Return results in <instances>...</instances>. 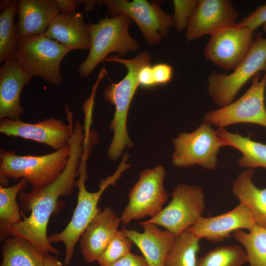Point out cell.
I'll return each instance as SVG.
<instances>
[{"mask_svg":"<svg viewBox=\"0 0 266 266\" xmlns=\"http://www.w3.org/2000/svg\"><path fill=\"white\" fill-rule=\"evenodd\" d=\"M83 127L74 125L68 141L70 155L67 165L60 176L44 186L30 192H20L18 199L22 208L30 215L12 229L11 236L23 237L33 245L45 257L49 253L58 256L60 252L49 241L47 228L50 216L56 209L60 197L70 196L79 175V166L85 147Z\"/></svg>","mask_w":266,"mask_h":266,"instance_id":"obj_1","label":"cell"},{"mask_svg":"<svg viewBox=\"0 0 266 266\" xmlns=\"http://www.w3.org/2000/svg\"><path fill=\"white\" fill-rule=\"evenodd\" d=\"M104 61L122 64L128 70L122 80L116 83H111L103 92L104 100L115 106L114 117L109 125L113 131V137L107 153L110 160L115 161L126 147L133 146L127 131V118L132 100L139 86V72L142 67L151 64V58L149 54L143 51L133 59H124L114 55L106 58Z\"/></svg>","mask_w":266,"mask_h":266,"instance_id":"obj_2","label":"cell"},{"mask_svg":"<svg viewBox=\"0 0 266 266\" xmlns=\"http://www.w3.org/2000/svg\"><path fill=\"white\" fill-rule=\"evenodd\" d=\"M88 155V152L84 151L81 159L79 175L76 183L78 189L77 203L71 219L63 231L48 236L51 243L62 242L64 244L65 266L69 265L75 246L83 232L91 220L101 211L98 204L103 192L109 185H115L122 172L130 166L126 164L128 155L125 154L114 174L101 180L98 191L90 192L85 186L87 178L86 160Z\"/></svg>","mask_w":266,"mask_h":266,"instance_id":"obj_3","label":"cell"},{"mask_svg":"<svg viewBox=\"0 0 266 266\" xmlns=\"http://www.w3.org/2000/svg\"><path fill=\"white\" fill-rule=\"evenodd\" d=\"M70 155L67 146L42 156H19L0 150L1 182L24 179L33 188L47 185L56 180L65 168Z\"/></svg>","mask_w":266,"mask_h":266,"instance_id":"obj_4","label":"cell"},{"mask_svg":"<svg viewBox=\"0 0 266 266\" xmlns=\"http://www.w3.org/2000/svg\"><path fill=\"white\" fill-rule=\"evenodd\" d=\"M132 20L124 15L107 16L97 24L89 25L91 45L89 55L79 66L78 72L83 77H88L100 63L113 52L123 56L139 47L138 42L129 32Z\"/></svg>","mask_w":266,"mask_h":266,"instance_id":"obj_5","label":"cell"},{"mask_svg":"<svg viewBox=\"0 0 266 266\" xmlns=\"http://www.w3.org/2000/svg\"><path fill=\"white\" fill-rule=\"evenodd\" d=\"M70 51L57 41L41 34L19 40L15 58L32 77H41L57 86L63 80L61 63Z\"/></svg>","mask_w":266,"mask_h":266,"instance_id":"obj_6","label":"cell"},{"mask_svg":"<svg viewBox=\"0 0 266 266\" xmlns=\"http://www.w3.org/2000/svg\"><path fill=\"white\" fill-rule=\"evenodd\" d=\"M266 71V38L258 34L243 61L229 74L212 71L207 78V90L220 107L234 101L242 86L260 71Z\"/></svg>","mask_w":266,"mask_h":266,"instance_id":"obj_7","label":"cell"},{"mask_svg":"<svg viewBox=\"0 0 266 266\" xmlns=\"http://www.w3.org/2000/svg\"><path fill=\"white\" fill-rule=\"evenodd\" d=\"M172 142L174 166L186 167L197 165L211 170L217 166L220 148L227 146L217 130L204 121L194 131L180 133Z\"/></svg>","mask_w":266,"mask_h":266,"instance_id":"obj_8","label":"cell"},{"mask_svg":"<svg viewBox=\"0 0 266 266\" xmlns=\"http://www.w3.org/2000/svg\"><path fill=\"white\" fill-rule=\"evenodd\" d=\"M266 71L252 78L250 87L238 99L228 105L206 113L203 121L223 128L238 123H251L266 127Z\"/></svg>","mask_w":266,"mask_h":266,"instance_id":"obj_9","label":"cell"},{"mask_svg":"<svg viewBox=\"0 0 266 266\" xmlns=\"http://www.w3.org/2000/svg\"><path fill=\"white\" fill-rule=\"evenodd\" d=\"M171 197L169 204L146 222L164 227L177 237L202 217L204 195L198 185L181 183L174 188Z\"/></svg>","mask_w":266,"mask_h":266,"instance_id":"obj_10","label":"cell"},{"mask_svg":"<svg viewBox=\"0 0 266 266\" xmlns=\"http://www.w3.org/2000/svg\"><path fill=\"white\" fill-rule=\"evenodd\" d=\"M166 174L165 168L160 165L141 171L129 192L128 203L120 217L123 224L147 216L152 218L163 209L168 199L164 186Z\"/></svg>","mask_w":266,"mask_h":266,"instance_id":"obj_11","label":"cell"},{"mask_svg":"<svg viewBox=\"0 0 266 266\" xmlns=\"http://www.w3.org/2000/svg\"><path fill=\"white\" fill-rule=\"evenodd\" d=\"M101 2L108 8L111 17L124 15L135 22L150 45L158 44L173 26V17L157 3L150 4L146 0H104Z\"/></svg>","mask_w":266,"mask_h":266,"instance_id":"obj_12","label":"cell"},{"mask_svg":"<svg viewBox=\"0 0 266 266\" xmlns=\"http://www.w3.org/2000/svg\"><path fill=\"white\" fill-rule=\"evenodd\" d=\"M253 33L237 23L223 29L210 35L204 50V57L219 67L233 70L249 53Z\"/></svg>","mask_w":266,"mask_h":266,"instance_id":"obj_13","label":"cell"},{"mask_svg":"<svg viewBox=\"0 0 266 266\" xmlns=\"http://www.w3.org/2000/svg\"><path fill=\"white\" fill-rule=\"evenodd\" d=\"M68 125L60 120L48 118L37 123H28L8 118L0 120V133L45 144L55 151L68 145L73 128V113L66 106Z\"/></svg>","mask_w":266,"mask_h":266,"instance_id":"obj_14","label":"cell"},{"mask_svg":"<svg viewBox=\"0 0 266 266\" xmlns=\"http://www.w3.org/2000/svg\"><path fill=\"white\" fill-rule=\"evenodd\" d=\"M238 15L230 0H199L187 28V39L191 41L234 25Z\"/></svg>","mask_w":266,"mask_h":266,"instance_id":"obj_15","label":"cell"},{"mask_svg":"<svg viewBox=\"0 0 266 266\" xmlns=\"http://www.w3.org/2000/svg\"><path fill=\"white\" fill-rule=\"evenodd\" d=\"M256 225L248 208L241 203L232 210L211 217H201L188 229L199 239L218 242L225 240L231 233L238 230H251Z\"/></svg>","mask_w":266,"mask_h":266,"instance_id":"obj_16","label":"cell"},{"mask_svg":"<svg viewBox=\"0 0 266 266\" xmlns=\"http://www.w3.org/2000/svg\"><path fill=\"white\" fill-rule=\"evenodd\" d=\"M121 218L105 207L89 223L79 239L80 249L85 262L98 261L118 232Z\"/></svg>","mask_w":266,"mask_h":266,"instance_id":"obj_17","label":"cell"},{"mask_svg":"<svg viewBox=\"0 0 266 266\" xmlns=\"http://www.w3.org/2000/svg\"><path fill=\"white\" fill-rule=\"evenodd\" d=\"M32 77L18 64L15 57H9L0 69V119H19L24 110L20 103L24 86Z\"/></svg>","mask_w":266,"mask_h":266,"instance_id":"obj_18","label":"cell"},{"mask_svg":"<svg viewBox=\"0 0 266 266\" xmlns=\"http://www.w3.org/2000/svg\"><path fill=\"white\" fill-rule=\"evenodd\" d=\"M143 232L123 228L126 235L141 251L149 266H165L166 257L176 237L168 231L146 221L139 223Z\"/></svg>","mask_w":266,"mask_h":266,"instance_id":"obj_19","label":"cell"},{"mask_svg":"<svg viewBox=\"0 0 266 266\" xmlns=\"http://www.w3.org/2000/svg\"><path fill=\"white\" fill-rule=\"evenodd\" d=\"M17 13V35L20 40L44 34L60 10L55 0H20Z\"/></svg>","mask_w":266,"mask_h":266,"instance_id":"obj_20","label":"cell"},{"mask_svg":"<svg viewBox=\"0 0 266 266\" xmlns=\"http://www.w3.org/2000/svg\"><path fill=\"white\" fill-rule=\"evenodd\" d=\"M45 36L56 40L69 49L88 50L91 45L89 25L80 13L58 14L50 24Z\"/></svg>","mask_w":266,"mask_h":266,"instance_id":"obj_21","label":"cell"},{"mask_svg":"<svg viewBox=\"0 0 266 266\" xmlns=\"http://www.w3.org/2000/svg\"><path fill=\"white\" fill-rule=\"evenodd\" d=\"M253 168L242 171L233 182L232 193L252 213L257 225L266 228V187L257 188L253 182Z\"/></svg>","mask_w":266,"mask_h":266,"instance_id":"obj_22","label":"cell"},{"mask_svg":"<svg viewBox=\"0 0 266 266\" xmlns=\"http://www.w3.org/2000/svg\"><path fill=\"white\" fill-rule=\"evenodd\" d=\"M217 131L225 141L227 146L233 147L241 152L242 155L237 161L239 167L266 168V144L255 141L249 136L231 133L223 128H218Z\"/></svg>","mask_w":266,"mask_h":266,"instance_id":"obj_23","label":"cell"},{"mask_svg":"<svg viewBox=\"0 0 266 266\" xmlns=\"http://www.w3.org/2000/svg\"><path fill=\"white\" fill-rule=\"evenodd\" d=\"M0 266H44L45 257L27 239L12 236L3 241Z\"/></svg>","mask_w":266,"mask_h":266,"instance_id":"obj_24","label":"cell"},{"mask_svg":"<svg viewBox=\"0 0 266 266\" xmlns=\"http://www.w3.org/2000/svg\"><path fill=\"white\" fill-rule=\"evenodd\" d=\"M28 182L21 179L10 187L0 186V239L3 241L11 236L13 228L22 220L17 198L19 193L28 186Z\"/></svg>","mask_w":266,"mask_h":266,"instance_id":"obj_25","label":"cell"},{"mask_svg":"<svg viewBox=\"0 0 266 266\" xmlns=\"http://www.w3.org/2000/svg\"><path fill=\"white\" fill-rule=\"evenodd\" d=\"M232 234L243 247L250 266H266V228L256 225L248 233L238 230Z\"/></svg>","mask_w":266,"mask_h":266,"instance_id":"obj_26","label":"cell"},{"mask_svg":"<svg viewBox=\"0 0 266 266\" xmlns=\"http://www.w3.org/2000/svg\"><path fill=\"white\" fill-rule=\"evenodd\" d=\"M200 239L188 229L182 233L169 251L165 266H197Z\"/></svg>","mask_w":266,"mask_h":266,"instance_id":"obj_27","label":"cell"},{"mask_svg":"<svg viewBox=\"0 0 266 266\" xmlns=\"http://www.w3.org/2000/svg\"><path fill=\"white\" fill-rule=\"evenodd\" d=\"M18 0H11L0 14V63L9 57H15L18 38L17 24L14 22Z\"/></svg>","mask_w":266,"mask_h":266,"instance_id":"obj_28","label":"cell"},{"mask_svg":"<svg viewBox=\"0 0 266 266\" xmlns=\"http://www.w3.org/2000/svg\"><path fill=\"white\" fill-rule=\"evenodd\" d=\"M246 252L238 245L217 247L197 259V266H242Z\"/></svg>","mask_w":266,"mask_h":266,"instance_id":"obj_29","label":"cell"},{"mask_svg":"<svg viewBox=\"0 0 266 266\" xmlns=\"http://www.w3.org/2000/svg\"><path fill=\"white\" fill-rule=\"evenodd\" d=\"M133 243L125 234L118 230L104 252L98 260L100 266H111L130 252Z\"/></svg>","mask_w":266,"mask_h":266,"instance_id":"obj_30","label":"cell"},{"mask_svg":"<svg viewBox=\"0 0 266 266\" xmlns=\"http://www.w3.org/2000/svg\"><path fill=\"white\" fill-rule=\"evenodd\" d=\"M198 0H174V13L173 17V26L176 30L181 32L187 29L190 20L194 14Z\"/></svg>","mask_w":266,"mask_h":266,"instance_id":"obj_31","label":"cell"},{"mask_svg":"<svg viewBox=\"0 0 266 266\" xmlns=\"http://www.w3.org/2000/svg\"><path fill=\"white\" fill-rule=\"evenodd\" d=\"M237 24L253 32L260 26L266 24V3L259 6L248 16L237 22Z\"/></svg>","mask_w":266,"mask_h":266,"instance_id":"obj_32","label":"cell"},{"mask_svg":"<svg viewBox=\"0 0 266 266\" xmlns=\"http://www.w3.org/2000/svg\"><path fill=\"white\" fill-rule=\"evenodd\" d=\"M173 67L166 64H158L152 66V71L155 86L170 82L173 76Z\"/></svg>","mask_w":266,"mask_h":266,"instance_id":"obj_33","label":"cell"},{"mask_svg":"<svg viewBox=\"0 0 266 266\" xmlns=\"http://www.w3.org/2000/svg\"><path fill=\"white\" fill-rule=\"evenodd\" d=\"M111 266H149L144 257L128 253Z\"/></svg>","mask_w":266,"mask_h":266,"instance_id":"obj_34","label":"cell"},{"mask_svg":"<svg viewBox=\"0 0 266 266\" xmlns=\"http://www.w3.org/2000/svg\"><path fill=\"white\" fill-rule=\"evenodd\" d=\"M139 86L144 88H150L155 86L152 76V66L146 65L140 69L138 74Z\"/></svg>","mask_w":266,"mask_h":266,"instance_id":"obj_35","label":"cell"},{"mask_svg":"<svg viewBox=\"0 0 266 266\" xmlns=\"http://www.w3.org/2000/svg\"><path fill=\"white\" fill-rule=\"evenodd\" d=\"M61 14L75 13V9L78 7L76 0H55Z\"/></svg>","mask_w":266,"mask_h":266,"instance_id":"obj_36","label":"cell"},{"mask_svg":"<svg viewBox=\"0 0 266 266\" xmlns=\"http://www.w3.org/2000/svg\"><path fill=\"white\" fill-rule=\"evenodd\" d=\"M44 266H63V265L56 257L48 254L45 257Z\"/></svg>","mask_w":266,"mask_h":266,"instance_id":"obj_37","label":"cell"},{"mask_svg":"<svg viewBox=\"0 0 266 266\" xmlns=\"http://www.w3.org/2000/svg\"><path fill=\"white\" fill-rule=\"evenodd\" d=\"M100 2V0H77L78 6L84 4L83 11L86 12L93 11L95 4Z\"/></svg>","mask_w":266,"mask_h":266,"instance_id":"obj_38","label":"cell"},{"mask_svg":"<svg viewBox=\"0 0 266 266\" xmlns=\"http://www.w3.org/2000/svg\"><path fill=\"white\" fill-rule=\"evenodd\" d=\"M11 0H0V11L2 12L9 5Z\"/></svg>","mask_w":266,"mask_h":266,"instance_id":"obj_39","label":"cell"},{"mask_svg":"<svg viewBox=\"0 0 266 266\" xmlns=\"http://www.w3.org/2000/svg\"><path fill=\"white\" fill-rule=\"evenodd\" d=\"M263 31L266 34V24L263 25Z\"/></svg>","mask_w":266,"mask_h":266,"instance_id":"obj_40","label":"cell"},{"mask_svg":"<svg viewBox=\"0 0 266 266\" xmlns=\"http://www.w3.org/2000/svg\"></svg>","mask_w":266,"mask_h":266,"instance_id":"obj_41","label":"cell"}]
</instances>
